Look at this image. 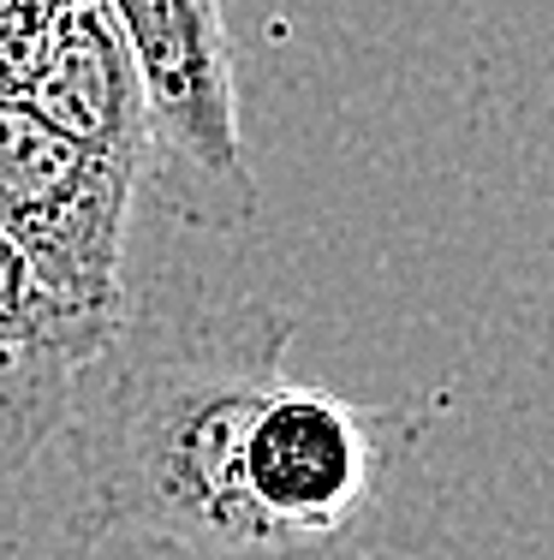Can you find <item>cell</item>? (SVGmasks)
<instances>
[{"label": "cell", "mask_w": 554, "mask_h": 560, "mask_svg": "<svg viewBox=\"0 0 554 560\" xmlns=\"http://www.w3.org/2000/svg\"><path fill=\"white\" fill-rule=\"evenodd\" d=\"M138 162L84 143L24 96H0V233L31 275L96 328L126 316V233Z\"/></svg>", "instance_id": "3"}, {"label": "cell", "mask_w": 554, "mask_h": 560, "mask_svg": "<svg viewBox=\"0 0 554 560\" xmlns=\"http://www.w3.org/2000/svg\"><path fill=\"white\" fill-rule=\"evenodd\" d=\"M19 96L43 119H55L60 131L138 162V173L150 162L143 84L108 0H72V7L48 12L43 48H36L31 72H24Z\"/></svg>", "instance_id": "5"}, {"label": "cell", "mask_w": 554, "mask_h": 560, "mask_svg": "<svg viewBox=\"0 0 554 560\" xmlns=\"http://www.w3.org/2000/svg\"><path fill=\"white\" fill-rule=\"evenodd\" d=\"M298 323L262 299L131 311L66 399L78 542L138 537L174 560H274L245 501V435Z\"/></svg>", "instance_id": "1"}, {"label": "cell", "mask_w": 554, "mask_h": 560, "mask_svg": "<svg viewBox=\"0 0 554 560\" xmlns=\"http://www.w3.org/2000/svg\"><path fill=\"white\" fill-rule=\"evenodd\" d=\"M43 7H72V0H43Z\"/></svg>", "instance_id": "8"}, {"label": "cell", "mask_w": 554, "mask_h": 560, "mask_svg": "<svg viewBox=\"0 0 554 560\" xmlns=\"http://www.w3.org/2000/svg\"><path fill=\"white\" fill-rule=\"evenodd\" d=\"M412 418L293 382L286 370L245 435V501L274 560H328L376 513Z\"/></svg>", "instance_id": "4"}, {"label": "cell", "mask_w": 554, "mask_h": 560, "mask_svg": "<svg viewBox=\"0 0 554 560\" xmlns=\"http://www.w3.org/2000/svg\"><path fill=\"white\" fill-rule=\"evenodd\" d=\"M90 358L60 346H7L0 340V471L24 465L48 435L60 430L72 382Z\"/></svg>", "instance_id": "6"}, {"label": "cell", "mask_w": 554, "mask_h": 560, "mask_svg": "<svg viewBox=\"0 0 554 560\" xmlns=\"http://www.w3.org/2000/svg\"><path fill=\"white\" fill-rule=\"evenodd\" d=\"M108 12L126 36L150 114L143 179L191 226L250 221L257 179L239 131L227 0H108Z\"/></svg>", "instance_id": "2"}, {"label": "cell", "mask_w": 554, "mask_h": 560, "mask_svg": "<svg viewBox=\"0 0 554 560\" xmlns=\"http://www.w3.org/2000/svg\"><path fill=\"white\" fill-rule=\"evenodd\" d=\"M48 12L55 7H43V0H0V96H19L24 72L43 48Z\"/></svg>", "instance_id": "7"}]
</instances>
